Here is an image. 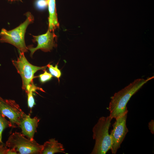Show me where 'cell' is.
<instances>
[{"instance_id":"obj_1","label":"cell","mask_w":154,"mask_h":154,"mask_svg":"<svg viewBox=\"0 0 154 154\" xmlns=\"http://www.w3.org/2000/svg\"><path fill=\"white\" fill-rule=\"evenodd\" d=\"M154 76L146 79L139 78L134 80L120 90L115 93L111 98L108 109L109 116L115 119L128 113L127 105L132 96L144 84L153 78Z\"/></svg>"},{"instance_id":"obj_2","label":"cell","mask_w":154,"mask_h":154,"mask_svg":"<svg viewBox=\"0 0 154 154\" xmlns=\"http://www.w3.org/2000/svg\"><path fill=\"white\" fill-rule=\"evenodd\" d=\"M112 119L109 116H102L93 128V138L95 140L91 154H105L111 146V141L109 130Z\"/></svg>"},{"instance_id":"obj_3","label":"cell","mask_w":154,"mask_h":154,"mask_svg":"<svg viewBox=\"0 0 154 154\" xmlns=\"http://www.w3.org/2000/svg\"><path fill=\"white\" fill-rule=\"evenodd\" d=\"M25 20L15 28L10 31L2 29L0 33V42L10 44L16 47L21 52H27L25 40V36L28 26L33 23L34 18L30 12L26 13Z\"/></svg>"},{"instance_id":"obj_4","label":"cell","mask_w":154,"mask_h":154,"mask_svg":"<svg viewBox=\"0 0 154 154\" xmlns=\"http://www.w3.org/2000/svg\"><path fill=\"white\" fill-rule=\"evenodd\" d=\"M5 145L17 154H40L42 148V145L34 139L31 140L16 131L9 136Z\"/></svg>"},{"instance_id":"obj_5","label":"cell","mask_w":154,"mask_h":154,"mask_svg":"<svg viewBox=\"0 0 154 154\" xmlns=\"http://www.w3.org/2000/svg\"><path fill=\"white\" fill-rule=\"evenodd\" d=\"M18 51L19 56L17 60H13L12 62L21 77L22 88L27 93L29 88L35 85L33 82V79L35 78V73L39 70L44 71L47 66L39 67L32 65L27 60L24 53L19 50Z\"/></svg>"},{"instance_id":"obj_6","label":"cell","mask_w":154,"mask_h":154,"mask_svg":"<svg viewBox=\"0 0 154 154\" xmlns=\"http://www.w3.org/2000/svg\"><path fill=\"white\" fill-rule=\"evenodd\" d=\"M0 114L9 119L13 128L19 127L27 115L15 100L4 99L0 97Z\"/></svg>"},{"instance_id":"obj_7","label":"cell","mask_w":154,"mask_h":154,"mask_svg":"<svg viewBox=\"0 0 154 154\" xmlns=\"http://www.w3.org/2000/svg\"><path fill=\"white\" fill-rule=\"evenodd\" d=\"M127 113L116 118L113 124V129L110 134L111 141V150L112 153L115 154L128 132L126 126Z\"/></svg>"},{"instance_id":"obj_8","label":"cell","mask_w":154,"mask_h":154,"mask_svg":"<svg viewBox=\"0 0 154 154\" xmlns=\"http://www.w3.org/2000/svg\"><path fill=\"white\" fill-rule=\"evenodd\" d=\"M33 42H37V46L33 47L31 45L27 47L30 51V56L32 57L34 53L37 50L40 49L44 52H50L54 47L57 46V36L54 32L50 31L48 29L44 34L38 36L32 35Z\"/></svg>"},{"instance_id":"obj_9","label":"cell","mask_w":154,"mask_h":154,"mask_svg":"<svg viewBox=\"0 0 154 154\" xmlns=\"http://www.w3.org/2000/svg\"><path fill=\"white\" fill-rule=\"evenodd\" d=\"M40 120L36 116L32 118L29 115H27L21 122L19 127L21 128L23 135L31 140H34V135L37 131Z\"/></svg>"},{"instance_id":"obj_10","label":"cell","mask_w":154,"mask_h":154,"mask_svg":"<svg viewBox=\"0 0 154 154\" xmlns=\"http://www.w3.org/2000/svg\"><path fill=\"white\" fill-rule=\"evenodd\" d=\"M62 144L56 140L52 138L45 142L40 154H53L58 153H66Z\"/></svg>"},{"instance_id":"obj_11","label":"cell","mask_w":154,"mask_h":154,"mask_svg":"<svg viewBox=\"0 0 154 154\" xmlns=\"http://www.w3.org/2000/svg\"><path fill=\"white\" fill-rule=\"evenodd\" d=\"M49 12L48 28L50 31L58 28L59 26L56 13L55 0H46Z\"/></svg>"},{"instance_id":"obj_12","label":"cell","mask_w":154,"mask_h":154,"mask_svg":"<svg viewBox=\"0 0 154 154\" xmlns=\"http://www.w3.org/2000/svg\"><path fill=\"white\" fill-rule=\"evenodd\" d=\"M11 127L9 121L7 120L5 117L0 114V143H3L2 137L3 131L5 128Z\"/></svg>"},{"instance_id":"obj_13","label":"cell","mask_w":154,"mask_h":154,"mask_svg":"<svg viewBox=\"0 0 154 154\" xmlns=\"http://www.w3.org/2000/svg\"><path fill=\"white\" fill-rule=\"evenodd\" d=\"M47 66L48 68L50 74L52 76L57 78L59 82V78L61 76V73L60 70L58 68V64L54 67L49 64H47Z\"/></svg>"},{"instance_id":"obj_14","label":"cell","mask_w":154,"mask_h":154,"mask_svg":"<svg viewBox=\"0 0 154 154\" xmlns=\"http://www.w3.org/2000/svg\"><path fill=\"white\" fill-rule=\"evenodd\" d=\"M33 91H30L27 93V103L28 107L30 109L31 111L34 106L36 104L33 96Z\"/></svg>"},{"instance_id":"obj_15","label":"cell","mask_w":154,"mask_h":154,"mask_svg":"<svg viewBox=\"0 0 154 154\" xmlns=\"http://www.w3.org/2000/svg\"><path fill=\"white\" fill-rule=\"evenodd\" d=\"M44 71L43 74H40L38 76L40 82L42 83L49 80L52 77V76L46 70Z\"/></svg>"},{"instance_id":"obj_16","label":"cell","mask_w":154,"mask_h":154,"mask_svg":"<svg viewBox=\"0 0 154 154\" xmlns=\"http://www.w3.org/2000/svg\"><path fill=\"white\" fill-rule=\"evenodd\" d=\"M17 154L12 150L9 148L3 143H0V154Z\"/></svg>"},{"instance_id":"obj_17","label":"cell","mask_w":154,"mask_h":154,"mask_svg":"<svg viewBox=\"0 0 154 154\" xmlns=\"http://www.w3.org/2000/svg\"><path fill=\"white\" fill-rule=\"evenodd\" d=\"M37 7L40 9H43L47 6L46 0H37L36 2Z\"/></svg>"},{"instance_id":"obj_18","label":"cell","mask_w":154,"mask_h":154,"mask_svg":"<svg viewBox=\"0 0 154 154\" xmlns=\"http://www.w3.org/2000/svg\"><path fill=\"white\" fill-rule=\"evenodd\" d=\"M148 127L151 132L152 134L154 133V121L151 120L148 123Z\"/></svg>"},{"instance_id":"obj_19","label":"cell","mask_w":154,"mask_h":154,"mask_svg":"<svg viewBox=\"0 0 154 154\" xmlns=\"http://www.w3.org/2000/svg\"><path fill=\"white\" fill-rule=\"evenodd\" d=\"M8 0L9 1H22L21 0Z\"/></svg>"}]
</instances>
